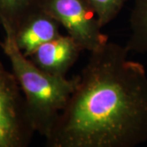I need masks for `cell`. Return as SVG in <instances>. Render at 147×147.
<instances>
[{
    "label": "cell",
    "instance_id": "9c48e42d",
    "mask_svg": "<svg viewBox=\"0 0 147 147\" xmlns=\"http://www.w3.org/2000/svg\"><path fill=\"white\" fill-rule=\"evenodd\" d=\"M96 15L100 26L115 20L127 0H87Z\"/></svg>",
    "mask_w": 147,
    "mask_h": 147
},
{
    "label": "cell",
    "instance_id": "5b68a950",
    "mask_svg": "<svg viewBox=\"0 0 147 147\" xmlns=\"http://www.w3.org/2000/svg\"><path fill=\"white\" fill-rule=\"evenodd\" d=\"M84 52L68 34L60 36L42 44L28 57L36 67L45 73L66 76L70 68Z\"/></svg>",
    "mask_w": 147,
    "mask_h": 147
},
{
    "label": "cell",
    "instance_id": "ba28073f",
    "mask_svg": "<svg viewBox=\"0 0 147 147\" xmlns=\"http://www.w3.org/2000/svg\"><path fill=\"white\" fill-rule=\"evenodd\" d=\"M129 23L130 35L125 45L127 51L147 54V0H134Z\"/></svg>",
    "mask_w": 147,
    "mask_h": 147
},
{
    "label": "cell",
    "instance_id": "277c9868",
    "mask_svg": "<svg viewBox=\"0 0 147 147\" xmlns=\"http://www.w3.org/2000/svg\"><path fill=\"white\" fill-rule=\"evenodd\" d=\"M42 8L59 21L83 51L91 53L108 41L87 0H43Z\"/></svg>",
    "mask_w": 147,
    "mask_h": 147
},
{
    "label": "cell",
    "instance_id": "6da1fadb",
    "mask_svg": "<svg viewBox=\"0 0 147 147\" xmlns=\"http://www.w3.org/2000/svg\"><path fill=\"white\" fill-rule=\"evenodd\" d=\"M109 40L90 53L46 139L48 147H136L147 142V74Z\"/></svg>",
    "mask_w": 147,
    "mask_h": 147
},
{
    "label": "cell",
    "instance_id": "7a4b0ae2",
    "mask_svg": "<svg viewBox=\"0 0 147 147\" xmlns=\"http://www.w3.org/2000/svg\"><path fill=\"white\" fill-rule=\"evenodd\" d=\"M0 47L21 88L34 130L46 138L76 88L79 75L67 78L43 72L22 54L10 35L5 34Z\"/></svg>",
    "mask_w": 147,
    "mask_h": 147
},
{
    "label": "cell",
    "instance_id": "3957f363",
    "mask_svg": "<svg viewBox=\"0 0 147 147\" xmlns=\"http://www.w3.org/2000/svg\"><path fill=\"white\" fill-rule=\"evenodd\" d=\"M34 133L19 84L0 61V147H26Z\"/></svg>",
    "mask_w": 147,
    "mask_h": 147
},
{
    "label": "cell",
    "instance_id": "52a82bcc",
    "mask_svg": "<svg viewBox=\"0 0 147 147\" xmlns=\"http://www.w3.org/2000/svg\"><path fill=\"white\" fill-rule=\"evenodd\" d=\"M43 0H0V23L5 34L13 35L33 13L42 9Z\"/></svg>",
    "mask_w": 147,
    "mask_h": 147
},
{
    "label": "cell",
    "instance_id": "8992f818",
    "mask_svg": "<svg viewBox=\"0 0 147 147\" xmlns=\"http://www.w3.org/2000/svg\"><path fill=\"white\" fill-rule=\"evenodd\" d=\"M60 28L59 21L42 8L26 19L10 36L17 48L28 57L39 46L60 36Z\"/></svg>",
    "mask_w": 147,
    "mask_h": 147
}]
</instances>
